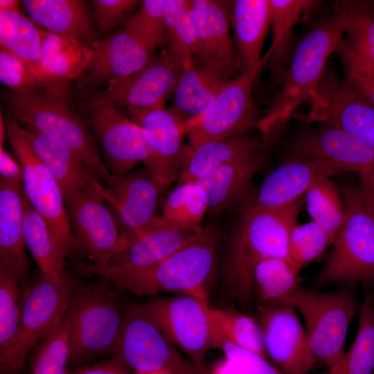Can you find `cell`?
I'll use <instances>...</instances> for the list:
<instances>
[{"label": "cell", "instance_id": "cell-10", "mask_svg": "<svg viewBox=\"0 0 374 374\" xmlns=\"http://www.w3.org/2000/svg\"><path fill=\"white\" fill-rule=\"evenodd\" d=\"M142 306L175 347L202 373L211 374L205 364L207 351L213 348L208 303L180 294L152 297Z\"/></svg>", "mask_w": 374, "mask_h": 374}, {"label": "cell", "instance_id": "cell-13", "mask_svg": "<svg viewBox=\"0 0 374 374\" xmlns=\"http://www.w3.org/2000/svg\"><path fill=\"white\" fill-rule=\"evenodd\" d=\"M73 288L67 279L56 284L41 275L20 303V326L10 374H17L36 344L61 322L71 307Z\"/></svg>", "mask_w": 374, "mask_h": 374}, {"label": "cell", "instance_id": "cell-17", "mask_svg": "<svg viewBox=\"0 0 374 374\" xmlns=\"http://www.w3.org/2000/svg\"><path fill=\"white\" fill-rule=\"evenodd\" d=\"M141 128L150 153L146 171L163 190L179 175L186 148L184 121L164 107L150 109H126Z\"/></svg>", "mask_w": 374, "mask_h": 374}, {"label": "cell", "instance_id": "cell-15", "mask_svg": "<svg viewBox=\"0 0 374 374\" xmlns=\"http://www.w3.org/2000/svg\"><path fill=\"white\" fill-rule=\"evenodd\" d=\"M202 229L178 224L157 215L143 229L121 234L106 266L121 271L153 266L188 243Z\"/></svg>", "mask_w": 374, "mask_h": 374}, {"label": "cell", "instance_id": "cell-35", "mask_svg": "<svg viewBox=\"0 0 374 374\" xmlns=\"http://www.w3.org/2000/svg\"><path fill=\"white\" fill-rule=\"evenodd\" d=\"M355 337L341 359L328 374H373L374 372V298L371 287L363 285Z\"/></svg>", "mask_w": 374, "mask_h": 374}, {"label": "cell", "instance_id": "cell-44", "mask_svg": "<svg viewBox=\"0 0 374 374\" xmlns=\"http://www.w3.org/2000/svg\"><path fill=\"white\" fill-rule=\"evenodd\" d=\"M332 244L326 231L313 221L297 224L292 231L286 259L298 272L319 258Z\"/></svg>", "mask_w": 374, "mask_h": 374}, {"label": "cell", "instance_id": "cell-19", "mask_svg": "<svg viewBox=\"0 0 374 374\" xmlns=\"http://www.w3.org/2000/svg\"><path fill=\"white\" fill-rule=\"evenodd\" d=\"M197 33L194 61L200 66L231 80L241 73L231 37L229 1L193 0Z\"/></svg>", "mask_w": 374, "mask_h": 374}, {"label": "cell", "instance_id": "cell-45", "mask_svg": "<svg viewBox=\"0 0 374 374\" xmlns=\"http://www.w3.org/2000/svg\"><path fill=\"white\" fill-rule=\"evenodd\" d=\"M207 206L205 199L194 182H182L168 195L163 215L178 224L200 226Z\"/></svg>", "mask_w": 374, "mask_h": 374}, {"label": "cell", "instance_id": "cell-26", "mask_svg": "<svg viewBox=\"0 0 374 374\" xmlns=\"http://www.w3.org/2000/svg\"><path fill=\"white\" fill-rule=\"evenodd\" d=\"M23 133L35 154L60 187L65 204L98 182L85 163L65 145L24 127Z\"/></svg>", "mask_w": 374, "mask_h": 374}, {"label": "cell", "instance_id": "cell-38", "mask_svg": "<svg viewBox=\"0 0 374 374\" xmlns=\"http://www.w3.org/2000/svg\"><path fill=\"white\" fill-rule=\"evenodd\" d=\"M334 12L342 22L344 39L349 47L374 65V3L341 1L336 3Z\"/></svg>", "mask_w": 374, "mask_h": 374}, {"label": "cell", "instance_id": "cell-28", "mask_svg": "<svg viewBox=\"0 0 374 374\" xmlns=\"http://www.w3.org/2000/svg\"><path fill=\"white\" fill-rule=\"evenodd\" d=\"M271 44L262 57V68L284 81L293 53L295 26L308 19L321 2L314 0H269Z\"/></svg>", "mask_w": 374, "mask_h": 374}, {"label": "cell", "instance_id": "cell-57", "mask_svg": "<svg viewBox=\"0 0 374 374\" xmlns=\"http://www.w3.org/2000/svg\"><path fill=\"white\" fill-rule=\"evenodd\" d=\"M373 298H374V291H373Z\"/></svg>", "mask_w": 374, "mask_h": 374}, {"label": "cell", "instance_id": "cell-55", "mask_svg": "<svg viewBox=\"0 0 374 374\" xmlns=\"http://www.w3.org/2000/svg\"><path fill=\"white\" fill-rule=\"evenodd\" d=\"M214 374H238L232 368L225 362L222 366H219Z\"/></svg>", "mask_w": 374, "mask_h": 374}, {"label": "cell", "instance_id": "cell-25", "mask_svg": "<svg viewBox=\"0 0 374 374\" xmlns=\"http://www.w3.org/2000/svg\"><path fill=\"white\" fill-rule=\"evenodd\" d=\"M231 27L241 73L258 74L262 69V49L271 24L269 0L229 1Z\"/></svg>", "mask_w": 374, "mask_h": 374}, {"label": "cell", "instance_id": "cell-41", "mask_svg": "<svg viewBox=\"0 0 374 374\" xmlns=\"http://www.w3.org/2000/svg\"><path fill=\"white\" fill-rule=\"evenodd\" d=\"M304 202L312 221L326 231L333 243L345 217L340 188L330 177L321 178L306 192Z\"/></svg>", "mask_w": 374, "mask_h": 374}, {"label": "cell", "instance_id": "cell-46", "mask_svg": "<svg viewBox=\"0 0 374 374\" xmlns=\"http://www.w3.org/2000/svg\"><path fill=\"white\" fill-rule=\"evenodd\" d=\"M167 0H144L136 12L124 23L123 28L130 31L154 49L166 39L164 9Z\"/></svg>", "mask_w": 374, "mask_h": 374}, {"label": "cell", "instance_id": "cell-32", "mask_svg": "<svg viewBox=\"0 0 374 374\" xmlns=\"http://www.w3.org/2000/svg\"><path fill=\"white\" fill-rule=\"evenodd\" d=\"M93 56L91 45L44 30L39 67L51 86L79 77L89 69Z\"/></svg>", "mask_w": 374, "mask_h": 374}, {"label": "cell", "instance_id": "cell-53", "mask_svg": "<svg viewBox=\"0 0 374 374\" xmlns=\"http://www.w3.org/2000/svg\"><path fill=\"white\" fill-rule=\"evenodd\" d=\"M362 190L367 208L374 217V169L359 175Z\"/></svg>", "mask_w": 374, "mask_h": 374}, {"label": "cell", "instance_id": "cell-14", "mask_svg": "<svg viewBox=\"0 0 374 374\" xmlns=\"http://www.w3.org/2000/svg\"><path fill=\"white\" fill-rule=\"evenodd\" d=\"M182 66L183 63L166 51L132 74L109 82L91 105H109L125 110L163 107L174 93Z\"/></svg>", "mask_w": 374, "mask_h": 374}, {"label": "cell", "instance_id": "cell-37", "mask_svg": "<svg viewBox=\"0 0 374 374\" xmlns=\"http://www.w3.org/2000/svg\"><path fill=\"white\" fill-rule=\"evenodd\" d=\"M300 273L286 258L267 259L256 267L253 282V294L260 306L289 303L301 285Z\"/></svg>", "mask_w": 374, "mask_h": 374}, {"label": "cell", "instance_id": "cell-34", "mask_svg": "<svg viewBox=\"0 0 374 374\" xmlns=\"http://www.w3.org/2000/svg\"><path fill=\"white\" fill-rule=\"evenodd\" d=\"M23 234L25 245L37 262L41 275L56 284L64 283L67 280L64 269L66 256L48 224L30 204L24 193Z\"/></svg>", "mask_w": 374, "mask_h": 374}, {"label": "cell", "instance_id": "cell-49", "mask_svg": "<svg viewBox=\"0 0 374 374\" xmlns=\"http://www.w3.org/2000/svg\"><path fill=\"white\" fill-rule=\"evenodd\" d=\"M213 348L222 351L226 363L238 374H285L268 359L239 347L217 334L213 328Z\"/></svg>", "mask_w": 374, "mask_h": 374}, {"label": "cell", "instance_id": "cell-9", "mask_svg": "<svg viewBox=\"0 0 374 374\" xmlns=\"http://www.w3.org/2000/svg\"><path fill=\"white\" fill-rule=\"evenodd\" d=\"M6 125L12 148L22 168L24 195L44 218L66 256L74 246V239L61 188L29 145L19 123L9 118Z\"/></svg>", "mask_w": 374, "mask_h": 374}, {"label": "cell", "instance_id": "cell-56", "mask_svg": "<svg viewBox=\"0 0 374 374\" xmlns=\"http://www.w3.org/2000/svg\"><path fill=\"white\" fill-rule=\"evenodd\" d=\"M6 128H5V125L3 122V118L1 115V120H0V145H3L5 138H6Z\"/></svg>", "mask_w": 374, "mask_h": 374}, {"label": "cell", "instance_id": "cell-6", "mask_svg": "<svg viewBox=\"0 0 374 374\" xmlns=\"http://www.w3.org/2000/svg\"><path fill=\"white\" fill-rule=\"evenodd\" d=\"M8 102L14 118L27 130L48 136L68 147L87 166L103 186L115 178L98 155L82 122L58 98L39 92L11 93Z\"/></svg>", "mask_w": 374, "mask_h": 374}, {"label": "cell", "instance_id": "cell-58", "mask_svg": "<svg viewBox=\"0 0 374 374\" xmlns=\"http://www.w3.org/2000/svg\"><path fill=\"white\" fill-rule=\"evenodd\" d=\"M373 374H374V372L373 373Z\"/></svg>", "mask_w": 374, "mask_h": 374}, {"label": "cell", "instance_id": "cell-30", "mask_svg": "<svg viewBox=\"0 0 374 374\" xmlns=\"http://www.w3.org/2000/svg\"><path fill=\"white\" fill-rule=\"evenodd\" d=\"M260 152H266L262 138L247 134L205 141L193 148L186 145L180 180L181 183L194 182L214 169Z\"/></svg>", "mask_w": 374, "mask_h": 374}, {"label": "cell", "instance_id": "cell-31", "mask_svg": "<svg viewBox=\"0 0 374 374\" xmlns=\"http://www.w3.org/2000/svg\"><path fill=\"white\" fill-rule=\"evenodd\" d=\"M30 19L46 30L79 39L87 44L96 40L88 8L80 0H24Z\"/></svg>", "mask_w": 374, "mask_h": 374}, {"label": "cell", "instance_id": "cell-33", "mask_svg": "<svg viewBox=\"0 0 374 374\" xmlns=\"http://www.w3.org/2000/svg\"><path fill=\"white\" fill-rule=\"evenodd\" d=\"M228 81L200 66L193 58L186 61L173 93L171 110L184 122L202 114Z\"/></svg>", "mask_w": 374, "mask_h": 374}, {"label": "cell", "instance_id": "cell-5", "mask_svg": "<svg viewBox=\"0 0 374 374\" xmlns=\"http://www.w3.org/2000/svg\"><path fill=\"white\" fill-rule=\"evenodd\" d=\"M303 317L308 342L315 364L330 368L345 354L350 325L358 314L353 285H339L332 291L299 287L290 299Z\"/></svg>", "mask_w": 374, "mask_h": 374}, {"label": "cell", "instance_id": "cell-40", "mask_svg": "<svg viewBox=\"0 0 374 374\" xmlns=\"http://www.w3.org/2000/svg\"><path fill=\"white\" fill-rule=\"evenodd\" d=\"M163 19L167 51L184 64L193 58L197 48L193 1L167 0Z\"/></svg>", "mask_w": 374, "mask_h": 374}, {"label": "cell", "instance_id": "cell-29", "mask_svg": "<svg viewBox=\"0 0 374 374\" xmlns=\"http://www.w3.org/2000/svg\"><path fill=\"white\" fill-rule=\"evenodd\" d=\"M23 185L0 179V269L17 279L28 267L23 234Z\"/></svg>", "mask_w": 374, "mask_h": 374}, {"label": "cell", "instance_id": "cell-7", "mask_svg": "<svg viewBox=\"0 0 374 374\" xmlns=\"http://www.w3.org/2000/svg\"><path fill=\"white\" fill-rule=\"evenodd\" d=\"M71 310L69 364L78 366L114 349L125 317L114 292L86 285L73 292Z\"/></svg>", "mask_w": 374, "mask_h": 374}, {"label": "cell", "instance_id": "cell-51", "mask_svg": "<svg viewBox=\"0 0 374 374\" xmlns=\"http://www.w3.org/2000/svg\"><path fill=\"white\" fill-rule=\"evenodd\" d=\"M0 179L23 185V170L21 165L5 150L3 145H0Z\"/></svg>", "mask_w": 374, "mask_h": 374}, {"label": "cell", "instance_id": "cell-21", "mask_svg": "<svg viewBox=\"0 0 374 374\" xmlns=\"http://www.w3.org/2000/svg\"><path fill=\"white\" fill-rule=\"evenodd\" d=\"M288 157L321 163L337 174L359 175L374 169V150L338 129L322 125L300 134L292 143Z\"/></svg>", "mask_w": 374, "mask_h": 374}, {"label": "cell", "instance_id": "cell-54", "mask_svg": "<svg viewBox=\"0 0 374 374\" xmlns=\"http://www.w3.org/2000/svg\"><path fill=\"white\" fill-rule=\"evenodd\" d=\"M20 1L17 0H0V10L19 12L18 6Z\"/></svg>", "mask_w": 374, "mask_h": 374}, {"label": "cell", "instance_id": "cell-52", "mask_svg": "<svg viewBox=\"0 0 374 374\" xmlns=\"http://www.w3.org/2000/svg\"><path fill=\"white\" fill-rule=\"evenodd\" d=\"M69 374H129L126 369L116 360L111 359L91 366H84L75 368Z\"/></svg>", "mask_w": 374, "mask_h": 374}, {"label": "cell", "instance_id": "cell-23", "mask_svg": "<svg viewBox=\"0 0 374 374\" xmlns=\"http://www.w3.org/2000/svg\"><path fill=\"white\" fill-rule=\"evenodd\" d=\"M93 56L87 69L91 82L98 84L127 77L154 57V50L130 31L122 28L91 45Z\"/></svg>", "mask_w": 374, "mask_h": 374}, {"label": "cell", "instance_id": "cell-22", "mask_svg": "<svg viewBox=\"0 0 374 374\" xmlns=\"http://www.w3.org/2000/svg\"><path fill=\"white\" fill-rule=\"evenodd\" d=\"M96 190L114 211L116 221L123 229L121 234L141 230L157 216L161 189L147 171L115 176L107 186L98 183Z\"/></svg>", "mask_w": 374, "mask_h": 374}, {"label": "cell", "instance_id": "cell-2", "mask_svg": "<svg viewBox=\"0 0 374 374\" xmlns=\"http://www.w3.org/2000/svg\"><path fill=\"white\" fill-rule=\"evenodd\" d=\"M304 202L303 197L275 209L251 204L245 211L232 238L225 264L224 285L230 297L249 304L258 265L269 258H287L290 235Z\"/></svg>", "mask_w": 374, "mask_h": 374}, {"label": "cell", "instance_id": "cell-50", "mask_svg": "<svg viewBox=\"0 0 374 374\" xmlns=\"http://www.w3.org/2000/svg\"><path fill=\"white\" fill-rule=\"evenodd\" d=\"M93 17L97 28L107 33L123 21H126L131 12L140 5L136 0H93Z\"/></svg>", "mask_w": 374, "mask_h": 374}, {"label": "cell", "instance_id": "cell-16", "mask_svg": "<svg viewBox=\"0 0 374 374\" xmlns=\"http://www.w3.org/2000/svg\"><path fill=\"white\" fill-rule=\"evenodd\" d=\"M256 320L274 365L285 374H310L315 362L296 309L290 303L258 305Z\"/></svg>", "mask_w": 374, "mask_h": 374}, {"label": "cell", "instance_id": "cell-43", "mask_svg": "<svg viewBox=\"0 0 374 374\" xmlns=\"http://www.w3.org/2000/svg\"><path fill=\"white\" fill-rule=\"evenodd\" d=\"M71 319L70 307L59 325L37 345L31 359V374H69Z\"/></svg>", "mask_w": 374, "mask_h": 374}, {"label": "cell", "instance_id": "cell-24", "mask_svg": "<svg viewBox=\"0 0 374 374\" xmlns=\"http://www.w3.org/2000/svg\"><path fill=\"white\" fill-rule=\"evenodd\" d=\"M337 175L330 168L318 162L288 157L263 180L253 206L275 209L304 197L319 179Z\"/></svg>", "mask_w": 374, "mask_h": 374}, {"label": "cell", "instance_id": "cell-42", "mask_svg": "<svg viewBox=\"0 0 374 374\" xmlns=\"http://www.w3.org/2000/svg\"><path fill=\"white\" fill-rule=\"evenodd\" d=\"M207 311L213 330L220 337L267 358L256 319L235 310L214 309L208 306Z\"/></svg>", "mask_w": 374, "mask_h": 374}, {"label": "cell", "instance_id": "cell-3", "mask_svg": "<svg viewBox=\"0 0 374 374\" xmlns=\"http://www.w3.org/2000/svg\"><path fill=\"white\" fill-rule=\"evenodd\" d=\"M344 35L342 22L334 12L316 24L300 41L294 51L282 91L258 126L266 150L299 106L309 100L323 75L329 56Z\"/></svg>", "mask_w": 374, "mask_h": 374}, {"label": "cell", "instance_id": "cell-47", "mask_svg": "<svg viewBox=\"0 0 374 374\" xmlns=\"http://www.w3.org/2000/svg\"><path fill=\"white\" fill-rule=\"evenodd\" d=\"M335 53L342 64L345 81L374 106V65L356 54L344 37Z\"/></svg>", "mask_w": 374, "mask_h": 374}, {"label": "cell", "instance_id": "cell-27", "mask_svg": "<svg viewBox=\"0 0 374 374\" xmlns=\"http://www.w3.org/2000/svg\"><path fill=\"white\" fill-rule=\"evenodd\" d=\"M265 160V152H260L219 167L197 179L194 183L205 199L207 211L218 214L234 204L247 190Z\"/></svg>", "mask_w": 374, "mask_h": 374}, {"label": "cell", "instance_id": "cell-36", "mask_svg": "<svg viewBox=\"0 0 374 374\" xmlns=\"http://www.w3.org/2000/svg\"><path fill=\"white\" fill-rule=\"evenodd\" d=\"M43 32L32 19L19 12L0 10L1 48L19 57L48 83L42 78L39 67Z\"/></svg>", "mask_w": 374, "mask_h": 374}, {"label": "cell", "instance_id": "cell-8", "mask_svg": "<svg viewBox=\"0 0 374 374\" xmlns=\"http://www.w3.org/2000/svg\"><path fill=\"white\" fill-rule=\"evenodd\" d=\"M112 359L134 374H204L184 357L145 311L132 305L125 317Z\"/></svg>", "mask_w": 374, "mask_h": 374}, {"label": "cell", "instance_id": "cell-11", "mask_svg": "<svg viewBox=\"0 0 374 374\" xmlns=\"http://www.w3.org/2000/svg\"><path fill=\"white\" fill-rule=\"evenodd\" d=\"M257 75L243 71L229 80L205 112L184 122L187 147L247 134L258 127L261 118L251 94Z\"/></svg>", "mask_w": 374, "mask_h": 374}, {"label": "cell", "instance_id": "cell-18", "mask_svg": "<svg viewBox=\"0 0 374 374\" xmlns=\"http://www.w3.org/2000/svg\"><path fill=\"white\" fill-rule=\"evenodd\" d=\"M84 189L66 204L75 244L92 261L93 265H107L118 245L121 234L114 215L96 186Z\"/></svg>", "mask_w": 374, "mask_h": 374}, {"label": "cell", "instance_id": "cell-39", "mask_svg": "<svg viewBox=\"0 0 374 374\" xmlns=\"http://www.w3.org/2000/svg\"><path fill=\"white\" fill-rule=\"evenodd\" d=\"M18 279L0 269V372L10 374L20 326Z\"/></svg>", "mask_w": 374, "mask_h": 374}, {"label": "cell", "instance_id": "cell-48", "mask_svg": "<svg viewBox=\"0 0 374 374\" xmlns=\"http://www.w3.org/2000/svg\"><path fill=\"white\" fill-rule=\"evenodd\" d=\"M0 80L13 92L20 94L35 93L51 87L28 64L3 48L0 51Z\"/></svg>", "mask_w": 374, "mask_h": 374}, {"label": "cell", "instance_id": "cell-20", "mask_svg": "<svg viewBox=\"0 0 374 374\" xmlns=\"http://www.w3.org/2000/svg\"><path fill=\"white\" fill-rule=\"evenodd\" d=\"M91 106L89 124L100 141L111 174L124 175L141 163L147 167L150 153L140 127L121 108L109 105Z\"/></svg>", "mask_w": 374, "mask_h": 374}, {"label": "cell", "instance_id": "cell-4", "mask_svg": "<svg viewBox=\"0 0 374 374\" xmlns=\"http://www.w3.org/2000/svg\"><path fill=\"white\" fill-rule=\"evenodd\" d=\"M345 217L332 248L313 281L317 288L331 285H374V217L362 188L340 187Z\"/></svg>", "mask_w": 374, "mask_h": 374}, {"label": "cell", "instance_id": "cell-1", "mask_svg": "<svg viewBox=\"0 0 374 374\" xmlns=\"http://www.w3.org/2000/svg\"><path fill=\"white\" fill-rule=\"evenodd\" d=\"M219 235L211 226L160 262L141 269L121 271L107 266L82 264L78 271L97 275L140 296L159 292L181 294L208 303L207 285L216 265Z\"/></svg>", "mask_w": 374, "mask_h": 374}, {"label": "cell", "instance_id": "cell-12", "mask_svg": "<svg viewBox=\"0 0 374 374\" xmlns=\"http://www.w3.org/2000/svg\"><path fill=\"white\" fill-rule=\"evenodd\" d=\"M307 123L338 129L374 150V106L328 69L310 96Z\"/></svg>", "mask_w": 374, "mask_h": 374}]
</instances>
